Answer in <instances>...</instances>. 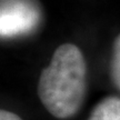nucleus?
<instances>
[{
    "mask_svg": "<svg viewBox=\"0 0 120 120\" xmlns=\"http://www.w3.org/2000/svg\"><path fill=\"white\" fill-rule=\"evenodd\" d=\"M41 10L37 0H1L0 34L2 39L32 34L40 25Z\"/></svg>",
    "mask_w": 120,
    "mask_h": 120,
    "instance_id": "f03ea898",
    "label": "nucleus"
},
{
    "mask_svg": "<svg viewBox=\"0 0 120 120\" xmlns=\"http://www.w3.org/2000/svg\"><path fill=\"white\" fill-rule=\"evenodd\" d=\"M87 92V64L81 50L72 43L56 49L50 64L38 81V96L45 108L58 119L76 116Z\"/></svg>",
    "mask_w": 120,
    "mask_h": 120,
    "instance_id": "f257e3e1",
    "label": "nucleus"
},
{
    "mask_svg": "<svg viewBox=\"0 0 120 120\" xmlns=\"http://www.w3.org/2000/svg\"><path fill=\"white\" fill-rule=\"evenodd\" d=\"M87 120H120V97L109 96L100 100Z\"/></svg>",
    "mask_w": 120,
    "mask_h": 120,
    "instance_id": "7ed1b4c3",
    "label": "nucleus"
},
{
    "mask_svg": "<svg viewBox=\"0 0 120 120\" xmlns=\"http://www.w3.org/2000/svg\"><path fill=\"white\" fill-rule=\"evenodd\" d=\"M0 120H22V119L16 113L2 109L0 111Z\"/></svg>",
    "mask_w": 120,
    "mask_h": 120,
    "instance_id": "39448f33",
    "label": "nucleus"
},
{
    "mask_svg": "<svg viewBox=\"0 0 120 120\" xmlns=\"http://www.w3.org/2000/svg\"><path fill=\"white\" fill-rule=\"evenodd\" d=\"M110 78L113 85L120 90V34L112 43V51L110 57Z\"/></svg>",
    "mask_w": 120,
    "mask_h": 120,
    "instance_id": "20e7f679",
    "label": "nucleus"
}]
</instances>
